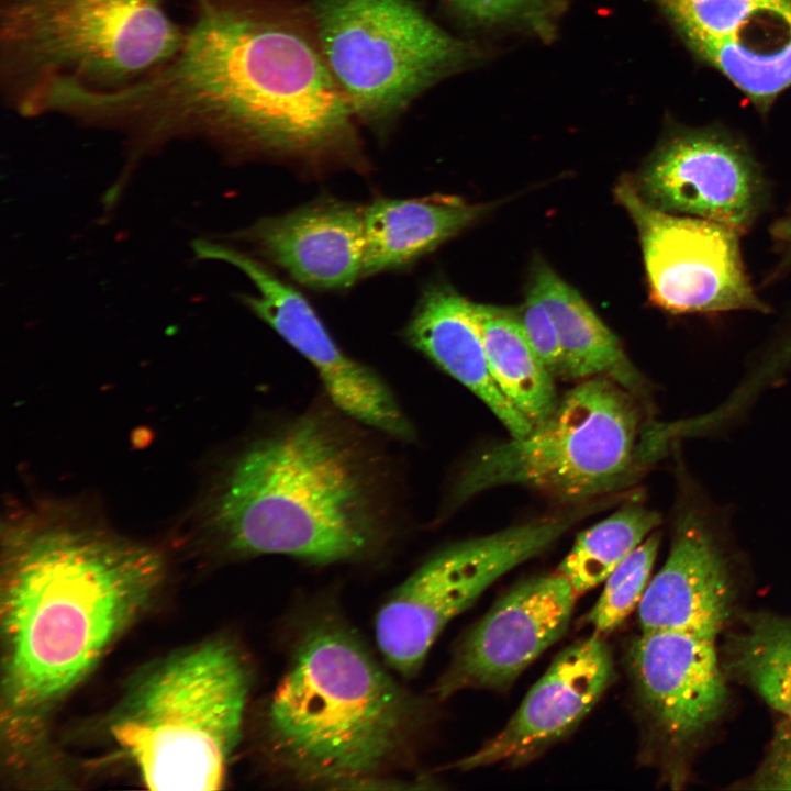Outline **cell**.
<instances>
[{
    "mask_svg": "<svg viewBox=\"0 0 791 791\" xmlns=\"http://www.w3.org/2000/svg\"><path fill=\"white\" fill-rule=\"evenodd\" d=\"M74 103L152 132L205 129L304 160L357 158L354 115L316 37L239 0H197L169 62L122 88L78 89Z\"/></svg>",
    "mask_w": 791,
    "mask_h": 791,
    "instance_id": "cell-1",
    "label": "cell"
},
{
    "mask_svg": "<svg viewBox=\"0 0 791 791\" xmlns=\"http://www.w3.org/2000/svg\"><path fill=\"white\" fill-rule=\"evenodd\" d=\"M42 506L3 535V697L10 717L52 708L94 667L149 601L161 555L87 520Z\"/></svg>",
    "mask_w": 791,
    "mask_h": 791,
    "instance_id": "cell-2",
    "label": "cell"
},
{
    "mask_svg": "<svg viewBox=\"0 0 791 791\" xmlns=\"http://www.w3.org/2000/svg\"><path fill=\"white\" fill-rule=\"evenodd\" d=\"M343 416L309 410L245 442L200 499L199 530L235 557L332 565L377 554L390 534L388 471Z\"/></svg>",
    "mask_w": 791,
    "mask_h": 791,
    "instance_id": "cell-3",
    "label": "cell"
},
{
    "mask_svg": "<svg viewBox=\"0 0 791 791\" xmlns=\"http://www.w3.org/2000/svg\"><path fill=\"white\" fill-rule=\"evenodd\" d=\"M421 712L355 633L322 621L301 636L272 692L266 744L300 782L369 788L408 750Z\"/></svg>",
    "mask_w": 791,
    "mask_h": 791,
    "instance_id": "cell-4",
    "label": "cell"
},
{
    "mask_svg": "<svg viewBox=\"0 0 791 791\" xmlns=\"http://www.w3.org/2000/svg\"><path fill=\"white\" fill-rule=\"evenodd\" d=\"M168 0H1L0 79L23 114L47 88L113 90L169 62L186 27Z\"/></svg>",
    "mask_w": 791,
    "mask_h": 791,
    "instance_id": "cell-5",
    "label": "cell"
},
{
    "mask_svg": "<svg viewBox=\"0 0 791 791\" xmlns=\"http://www.w3.org/2000/svg\"><path fill=\"white\" fill-rule=\"evenodd\" d=\"M248 690L236 648L211 640L152 671L110 733L148 789L216 790L241 737Z\"/></svg>",
    "mask_w": 791,
    "mask_h": 791,
    "instance_id": "cell-6",
    "label": "cell"
},
{
    "mask_svg": "<svg viewBox=\"0 0 791 791\" xmlns=\"http://www.w3.org/2000/svg\"><path fill=\"white\" fill-rule=\"evenodd\" d=\"M643 414L633 392L606 377L581 380L553 414L522 437L487 447L468 461L452 492L458 505L504 486L571 504L630 482L645 455Z\"/></svg>",
    "mask_w": 791,
    "mask_h": 791,
    "instance_id": "cell-7",
    "label": "cell"
},
{
    "mask_svg": "<svg viewBox=\"0 0 791 791\" xmlns=\"http://www.w3.org/2000/svg\"><path fill=\"white\" fill-rule=\"evenodd\" d=\"M316 40L354 118L385 123L466 57L410 0H315Z\"/></svg>",
    "mask_w": 791,
    "mask_h": 791,
    "instance_id": "cell-8",
    "label": "cell"
},
{
    "mask_svg": "<svg viewBox=\"0 0 791 791\" xmlns=\"http://www.w3.org/2000/svg\"><path fill=\"white\" fill-rule=\"evenodd\" d=\"M600 503L464 539L433 554L391 593L375 621L379 650L393 670L415 676L445 626L493 582L538 556Z\"/></svg>",
    "mask_w": 791,
    "mask_h": 791,
    "instance_id": "cell-9",
    "label": "cell"
},
{
    "mask_svg": "<svg viewBox=\"0 0 791 791\" xmlns=\"http://www.w3.org/2000/svg\"><path fill=\"white\" fill-rule=\"evenodd\" d=\"M638 231L649 298L671 313L766 312L745 269L740 233L647 203L633 180L615 189Z\"/></svg>",
    "mask_w": 791,
    "mask_h": 791,
    "instance_id": "cell-10",
    "label": "cell"
},
{
    "mask_svg": "<svg viewBox=\"0 0 791 791\" xmlns=\"http://www.w3.org/2000/svg\"><path fill=\"white\" fill-rule=\"evenodd\" d=\"M200 253L226 260L250 278L257 294L247 297V304L312 365L338 412L396 439H413V425L383 379L339 348L301 292L242 253L211 245H202Z\"/></svg>",
    "mask_w": 791,
    "mask_h": 791,
    "instance_id": "cell-11",
    "label": "cell"
},
{
    "mask_svg": "<svg viewBox=\"0 0 791 791\" xmlns=\"http://www.w3.org/2000/svg\"><path fill=\"white\" fill-rule=\"evenodd\" d=\"M577 598L558 571L517 582L461 638L433 693L509 688L566 633Z\"/></svg>",
    "mask_w": 791,
    "mask_h": 791,
    "instance_id": "cell-12",
    "label": "cell"
},
{
    "mask_svg": "<svg viewBox=\"0 0 791 791\" xmlns=\"http://www.w3.org/2000/svg\"><path fill=\"white\" fill-rule=\"evenodd\" d=\"M633 182L657 209L713 221L740 234L759 216L767 193L761 169L748 151L703 130L666 141Z\"/></svg>",
    "mask_w": 791,
    "mask_h": 791,
    "instance_id": "cell-13",
    "label": "cell"
},
{
    "mask_svg": "<svg viewBox=\"0 0 791 791\" xmlns=\"http://www.w3.org/2000/svg\"><path fill=\"white\" fill-rule=\"evenodd\" d=\"M692 49L762 109L791 86V0H660Z\"/></svg>",
    "mask_w": 791,
    "mask_h": 791,
    "instance_id": "cell-14",
    "label": "cell"
},
{
    "mask_svg": "<svg viewBox=\"0 0 791 791\" xmlns=\"http://www.w3.org/2000/svg\"><path fill=\"white\" fill-rule=\"evenodd\" d=\"M715 638L679 631H642L627 649L635 699L650 732L677 749L721 715L727 688Z\"/></svg>",
    "mask_w": 791,
    "mask_h": 791,
    "instance_id": "cell-15",
    "label": "cell"
},
{
    "mask_svg": "<svg viewBox=\"0 0 791 791\" xmlns=\"http://www.w3.org/2000/svg\"><path fill=\"white\" fill-rule=\"evenodd\" d=\"M613 679V656L602 635L577 640L555 657L506 725L455 767L467 771L528 764L569 735Z\"/></svg>",
    "mask_w": 791,
    "mask_h": 791,
    "instance_id": "cell-16",
    "label": "cell"
},
{
    "mask_svg": "<svg viewBox=\"0 0 791 791\" xmlns=\"http://www.w3.org/2000/svg\"><path fill=\"white\" fill-rule=\"evenodd\" d=\"M733 586L712 514L684 503L668 557L638 604L642 631H679L715 638L731 616Z\"/></svg>",
    "mask_w": 791,
    "mask_h": 791,
    "instance_id": "cell-17",
    "label": "cell"
},
{
    "mask_svg": "<svg viewBox=\"0 0 791 791\" xmlns=\"http://www.w3.org/2000/svg\"><path fill=\"white\" fill-rule=\"evenodd\" d=\"M249 237L268 260L302 286L346 290L364 277V207L323 198L260 220Z\"/></svg>",
    "mask_w": 791,
    "mask_h": 791,
    "instance_id": "cell-18",
    "label": "cell"
},
{
    "mask_svg": "<svg viewBox=\"0 0 791 791\" xmlns=\"http://www.w3.org/2000/svg\"><path fill=\"white\" fill-rule=\"evenodd\" d=\"M406 342L478 397L508 430L522 437L533 424L498 387L487 358L477 303L445 282L430 283L404 327Z\"/></svg>",
    "mask_w": 791,
    "mask_h": 791,
    "instance_id": "cell-19",
    "label": "cell"
},
{
    "mask_svg": "<svg viewBox=\"0 0 791 791\" xmlns=\"http://www.w3.org/2000/svg\"><path fill=\"white\" fill-rule=\"evenodd\" d=\"M484 210L456 196L374 200L364 207V277L412 265L470 226Z\"/></svg>",
    "mask_w": 791,
    "mask_h": 791,
    "instance_id": "cell-20",
    "label": "cell"
},
{
    "mask_svg": "<svg viewBox=\"0 0 791 791\" xmlns=\"http://www.w3.org/2000/svg\"><path fill=\"white\" fill-rule=\"evenodd\" d=\"M531 285L556 326L562 355V378L581 381L606 377L633 393L644 390V380L617 337L576 289L545 264L536 265Z\"/></svg>",
    "mask_w": 791,
    "mask_h": 791,
    "instance_id": "cell-21",
    "label": "cell"
},
{
    "mask_svg": "<svg viewBox=\"0 0 791 791\" xmlns=\"http://www.w3.org/2000/svg\"><path fill=\"white\" fill-rule=\"evenodd\" d=\"M477 316L498 387L534 427L542 424L559 401L554 375L533 349L515 313L477 304Z\"/></svg>",
    "mask_w": 791,
    "mask_h": 791,
    "instance_id": "cell-22",
    "label": "cell"
},
{
    "mask_svg": "<svg viewBox=\"0 0 791 791\" xmlns=\"http://www.w3.org/2000/svg\"><path fill=\"white\" fill-rule=\"evenodd\" d=\"M728 644L732 671L791 724V617L746 614Z\"/></svg>",
    "mask_w": 791,
    "mask_h": 791,
    "instance_id": "cell-23",
    "label": "cell"
},
{
    "mask_svg": "<svg viewBox=\"0 0 791 791\" xmlns=\"http://www.w3.org/2000/svg\"><path fill=\"white\" fill-rule=\"evenodd\" d=\"M661 523L657 511L638 503L623 505L582 531L558 566L579 595L605 581L610 573Z\"/></svg>",
    "mask_w": 791,
    "mask_h": 791,
    "instance_id": "cell-24",
    "label": "cell"
},
{
    "mask_svg": "<svg viewBox=\"0 0 791 791\" xmlns=\"http://www.w3.org/2000/svg\"><path fill=\"white\" fill-rule=\"evenodd\" d=\"M660 533L653 532L605 579L603 591L587 622L594 633L606 635L616 630L637 606L646 591L655 565Z\"/></svg>",
    "mask_w": 791,
    "mask_h": 791,
    "instance_id": "cell-25",
    "label": "cell"
},
{
    "mask_svg": "<svg viewBox=\"0 0 791 791\" xmlns=\"http://www.w3.org/2000/svg\"><path fill=\"white\" fill-rule=\"evenodd\" d=\"M522 330L546 368L561 377L562 355L553 317L531 285L521 312L516 314Z\"/></svg>",
    "mask_w": 791,
    "mask_h": 791,
    "instance_id": "cell-26",
    "label": "cell"
},
{
    "mask_svg": "<svg viewBox=\"0 0 791 791\" xmlns=\"http://www.w3.org/2000/svg\"><path fill=\"white\" fill-rule=\"evenodd\" d=\"M760 790H791V724L781 725L762 765L751 779Z\"/></svg>",
    "mask_w": 791,
    "mask_h": 791,
    "instance_id": "cell-27",
    "label": "cell"
},
{
    "mask_svg": "<svg viewBox=\"0 0 791 791\" xmlns=\"http://www.w3.org/2000/svg\"><path fill=\"white\" fill-rule=\"evenodd\" d=\"M467 18L479 22H501L535 14L543 0H450Z\"/></svg>",
    "mask_w": 791,
    "mask_h": 791,
    "instance_id": "cell-28",
    "label": "cell"
},
{
    "mask_svg": "<svg viewBox=\"0 0 791 791\" xmlns=\"http://www.w3.org/2000/svg\"><path fill=\"white\" fill-rule=\"evenodd\" d=\"M772 237L791 264V210L773 225Z\"/></svg>",
    "mask_w": 791,
    "mask_h": 791,
    "instance_id": "cell-29",
    "label": "cell"
}]
</instances>
